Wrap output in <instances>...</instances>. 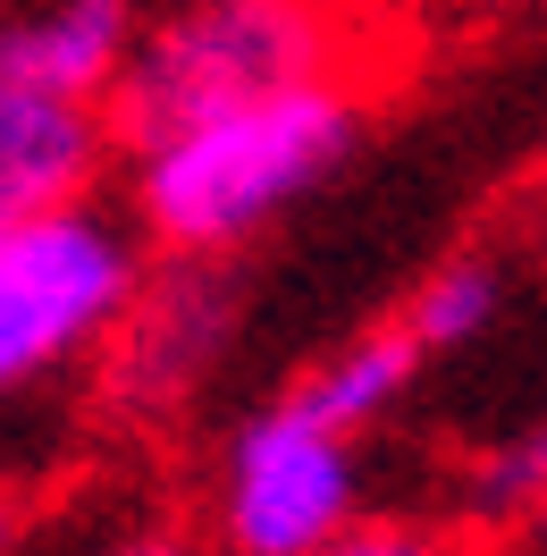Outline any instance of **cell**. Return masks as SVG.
Returning <instances> with one entry per match:
<instances>
[{
	"label": "cell",
	"instance_id": "8",
	"mask_svg": "<svg viewBox=\"0 0 547 556\" xmlns=\"http://www.w3.org/2000/svg\"><path fill=\"white\" fill-rule=\"evenodd\" d=\"M421 363H430V354L405 338V320H379V329H362V338H345L329 363H311L287 396H295L311 421H329V430H345V439H362L371 421H387L396 405H405V388L421 380Z\"/></svg>",
	"mask_w": 547,
	"mask_h": 556
},
{
	"label": "cell",
	"instance_id": "13",
	"mask_svg": "<svg viewBox=\"0 0 547 556\" xmlns=\"http://www.w3.org/2000/svg\"><path fill=\"white\" fill-rule=\"evenodd\" d=\"M17 548V497H0V556Z\"/></svg>",
	"mask_w": 547,
	"mask_h": 556
},
{
	"label": "cell",
	"instance_id": "12",
	"mask_svg": "<svg viewBox=\"0 0 547 556\" xmlns=\"http://www.w3.org/2000/svg\"><path fill=\"white\" fill-rule=\"evenodd\" d=\"M93 556H186L169 531H127V540H102Z\"/></svg>",
	"mask_w": 547,
	"mask_h": 556
},
{
	"label": "cell",
	"instance_id": "10",
	"mask_svg": "<svg viewBox=\"0 0 547 556\" xmlns=\"http://www.w3.org/2000/svg\"><path fill=\"white\" fill-rule=\"evenodd\" d=\"M463 506H472V515H488V522L539 515V506H547V421L480 455L472 472H463Z\"/></svg>",
	"mask_w": 547,
	"mask_h": 556
},
{
	"label": "cell",
	"instance_id": "5",
	"mask_svg": "<svg viewBox=\"0 0 547 556\" xmlns=\"http://www.w3.org/2000/svg\"><path fill=\"white\" fill-rule=\"evenodd\" d=\"M244 320V287L211 253H161L136 304L102 338V405L127 421H169L211 388Z\"/></svg>",
	"mask_w": 547,
	"mask_h": 556
},
{
	"label": "cell",
	"instance_id": "14",
	"mask_svg": "<svg viewBox=\"0 0 547 556\" xmlns=\"http://www.w3.org/2000/svg\"><path fill=\"white\" fill-rule=\"evenodd\" d=\"M455 9H488V0H455Z\"/></svg>",
	"mask_w": 547,
	"mask_h": 556
},
{
	"label": "cell",
	"instance_id": "15",
	"mask_svg": "<svg viewBox=\"0 0 547 556\" xmlns=\"http://www.w3.org/2000/svg\"><path fill=\"white\" fill-rule=\"evenodd\" d=\"M539 515H547V506H539Z\"/></svg>",
	"mask_w": 547,
	"mask_h": 556
},
{
	"label": "cell",
	"instance_id": "1",
	"mask_svg": "<svg viewBox=\"0 0 547 556\" xmlns=\"http://www.w3.org/2000/svg\"><path fill=\"white\" fill-rule=\"evenodd\" d=\"M354 143H362V93H354V76H320V85L219 110V118H194L177 136L143 143L127 203H136L143 244L228 262L287 203H304Z\"/></svg>",
	"mask_w": 547,
	"mask_h": 556
},
{
	"label": "cell",
	"instance_id": "9",
	"mask_svg": "<svg viewBox=\"0 0 547 556\" xmlns=\"http://www.w3.org/2000/svg\"><path fill=\"white\" fill-rule=\"evenodd\" d=\"M506 313V278H497V262H480V253H455V262H438V270L421 278L405 295V338L421 354H455L472 346V338H488V320Z\"/></svg>",
	"mask_w": 547,
	"mask_h": 556
},
{
	"label": "cell",
	"instance_id": "3",
	"mask_svg": "<svg viewBox=\"0 0 547 556\" xmlns=\"http://www.w3.org/2000/svg\"><path fill=\"white\" fill-rule=\"evenodd\" d=\"M143 270V228L93 194L0 228V396L102 354Z\"/></svg>",
	"mask_w": 547,
	"mask_h": 556
},
{
	"label": "cell",
	"instance_id": "6",
	"mask_svg": "<svg viewBox=\"0 0 547 556\" xmlns=\"http://www.w3.org/2000/svg\"><path fill=\"white\" fill-rule=\"evenodd\" d=\"M110 118L93 102H51L0 76V228L85 203L110 169Z\"/></svg>",
	"mask_w": 547,
	"mask_h": 556
},
{
	"label": "cell",
	"instance_id": "4",
	"mask_svg": "<svg viewBox=\"0 0 547 556\" xmlns=\"http://www.w3.org/2000/svg\"><path fill=\"white\" fill-rule=\"evenodd\" d=\"M362 515L354 439L278 396L219 455V540L228 556H311L329 531Z\"/></svg>",
	"mask_w": 547,
	"mask_h": 556
},
{
	"label": "cell",
	"instance_id": "7",
	"mask_svg": "<svg viewBox=\"0 0 547 556\" xmlns=\"http://www.w3.org/2000/svg\"><path fill=\"white\" fill-rule=\"evenodd\" d=\"M136 0H35L0 17V76L51 102H110V85L136 51Z\"/></svg>",
	"mask_w": 547,
	"mask_h": 556
},
{
	"label": "cell",
	"instance_id": "11",
	"mask_svg": "<svg viewBox=\"0 0 547 556\" xmlns=\"http://www.w3.org/2000/svg\"><path fill=\"white\" fill-rule=\"evenodd\" d=\"M311 556H438V540H430V531H412V522H371V515H354L345 531H329Z\"/></svg>",
	"mask_w": 547,
	"mask_h": 556
},
{
	"label": "cell",
	"instance_id": "2",
	"mask_svg": "<svg viewBox=\"0 0 547 556\" xmlns=\"http://www.w3.org/2000/svg\"><path fill=\"white\" fill-rule=\"evenodd\" d=\"M345 68H354V26L338 0H177L161 26L136 35L102 118L110 143L143 152L194 118L270 102Z\"/></svg>",
	"mask_w": 547,
	"mask_h": 556
}]
</instances>
